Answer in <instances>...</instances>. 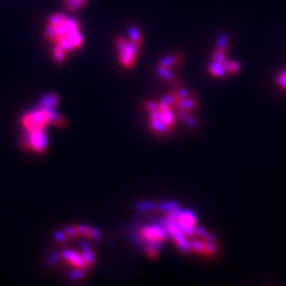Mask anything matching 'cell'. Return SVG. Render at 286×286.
<instances>
[{
    "instance_id": "4",
    "label": "cell",
    "mask_w": 286,
    "mask_h": 286,
    "mask_svg": "<svg viewBox=\"0 0 286 286\" xmlns=\"http://www.w3.org/2000/svg\"><path fill=\"white\" fill-rule=\"evenodd\" d=\"M62 259L76 272L88 269L95 263V255L88 246H84L82 251L65 250L62 253Z\"/></svg>"
},
{
    "instance_id": "5",
    "label": "cell",
    "mask_w": 286,
    "mask_h": 286,
    "mask_svg": "<svg viewBox=\"0 0 286 286\" xmlns=\"http://www.w3.org/2000/svg\"><path fill=\"white\" fill-rule=\"evenodd\" d=\"M22 146L26 151H30L36 154H43L48 148V139L46 133L38 134H25L22 140Z\"/></svg>"
},
{
    "instance_id": "10",
    "label": "cell",
    "mask_w": 286,
    "mask_h": 286,
    "mask_svg": "<svg viewBox=\"0 0 286 286\" xmlns=\"http://www.w3.org/2000/svg\"><path fill=\"white\" fill-rule=\"evenodd\" d=\"M59 103H60V99L59 97H57V95L48 94L43 98L39 106L49 108V109H55L57 106H59Z\"/></svg>"
},
{
    "instance_id": "8",
    "label": "cell",
    "mask_w": 286,
    "mask_h": 286,
    "mask_svg": "<svg viewBox=\"0 0 286 286\" xmlns=\"http://www.w3.org/2000/svg\"><path fill=\"white\" fill-rule=\"evenodd\" d=\"M181 59H182V55L180 53H175V54L168 55V56L164 57V59H161V60L159 61L158 67H161V68H165V69L171 70L172 68L177 66L180 63Z\"/></svg>"
},
{
    "instance_id": "11",
    "label": "cell",
    "mask_w": 286,
    "mask_h": 286,
    "mask_svg": "<svg viewBox=\"0 0 286 286\" xmlns=\"http://www.w3.org/2000/svg\"><path fill=\"white\" fill-rule=\"evenodd\" d=\"M208 71L211 75L216 76V77H223L227 73L225 67L219 63L211 62L208 66Z\"/></svg>"
},
{
    "instance_id": "3",
    "label": "cell",
    "mask_w": 286,
    "mask_h": 286,
    "mask_svg": "<svg viewBox=\"0 0 286 286\" xmlns=\"http://www.w3.org/2000/svg\"><path fill=\"white\" fill-rule=\"evenodd\" d=\"M142 44L143 36L138 27H131L129 29L128 37H116L114 46H116L121 66L127 68V69H130V68L135 65Z\"/></svg>"
},
{
    "instance_id": "1",
    "label": "cell",
    "mask_w": 286,
    "mask_h": 286,
    "mask_svg": "<svg viewBox=\"0 0 286 286\" xmlns=\"http://www.w3.org/2000/svg\"><path fill=\"white\" fill-rule=\"evenodd\" d=\"M44 35L51 46L56 64H63L69 53L81 49L85 43L81 21L72 15L56 12L46 20Z\"/></svg>"
},
{
    "instance_id": "2",
    "label": "cell",
    "mask_w": 286,
    "mask_h": 286,
    "mask_svg": "<svg viewBox=\"0 0 286 286\" xmlns=\"http://www.w3.org/2000/svg\"><path fill=\"white\" fill-rule=\"evenodd\" d=\"M65 124V119L59 113H56L54 109L42 106L26 112L21 118V127L25 130V134L46 133V129L49 125L63 127Z\"/></svg>"
},
{
    "instance_id": "12",
    "label": "cell",
    "mask_w": 286,
    "mask_h": 286,
    "mask_svg": "<svg viewBox=\"0 0 286 286\" xmlns=\"http://www.w3.org/2000/svg\"><path fill=\"white\" fill-rule=\"evenodd\" d=\"M241 69V64L235 61H229L226 64V71L227 73H231V74H235Z\"/></svg>"
},
{
    "instance_id": "7",
    "label": "cell",
    "mask_w": 286,
    "mask_h": 286,
    "mask_svg": "<svg viewBox=\"0 0 286 286\" xmlns=\"http://www.w3.org/2000/svg\"><path fill=\"white\" fill-rule=\"evenodd\" d=\"M139 236L150 246H158L166 239L167 232L159 226H147L139 231Z\"/></svg>"
},
{
    "instance_id": "9",
    "label": "cell",
    "mask_w": 286,
    "mask_h": 286,
    "mask_svg": "<svg viewBox=\"0 0 286 286\" xmlns=\"http://www.w3.org/2000/svg\"><path fill=\"white\" fill-rule=\"evenodd\" d=\"M88 2L89 0H62L64 8L69 13L78 12L79 10L84 9L87 6Z\"/></svg>"
},
{
    "instance_id": "13",
    "label": "cell",
    "mask_w": 286,
    "mask_h": 286,
    "mask_svg": "<svg viewBox=\"0 0 286 286\" xmlns=\"http://www.w3.org/2000/svg\"><path fill=\"white\" fill-rule=\"evenodd\" d=\"M277 83H278V85H279L282 89L286 90V69L282 70V71L278 74V76H277Z\"/></svg>"
},
{
    "instance_id": "6",
    "label": "cell",
    "mask_w": 286,
    "mask_h": 286,
    "mask_svg": "<svg viewBox=\"0 0 286 286\" xmlns=\"http://www.w3.org/2000/svg\"><path fill=\"white\" fill-rule=\"evenodd\" d=\"M76 235L87 236V237L94 238V239H98L102 236L101 232L96 228H91V227L84 226V225H75V226H70V227L66 228L63 233L57 235V238H59L60 241H65V239L67 238H69L71 236H76Z\"/></svg>"
}]
</instances>
